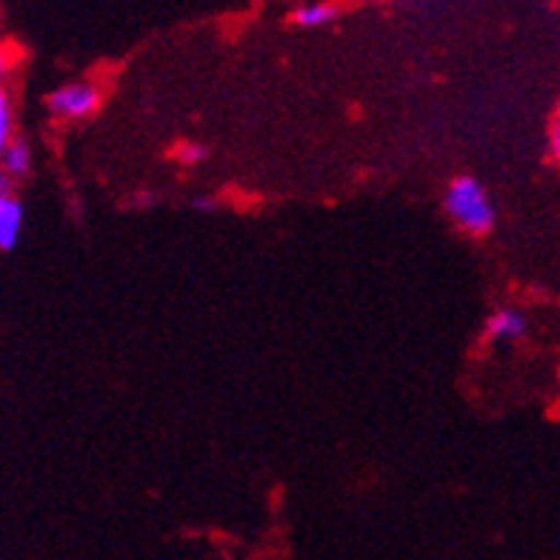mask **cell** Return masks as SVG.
<instances>
[{
	"instance_id": "obj_11",
	"label": "cell",
	"mask_w": 560,
	"mask_h": 560,
	"mask_svg": "<svg viewBox=\"0 0 560 560\" xmlns=\"http://www.w3.org/2000/svg\"><path fill=\"white\" fill-rule=\"evenodd\" d=\"M9 195V177L0 172V198H7Z\"/></svg>"
},
{
	"instance_id": "obj_6",
	"label": "cell",
	"mask_w": 560,
	"mask_h": 560,
	"mask_svg": "<svg viewBox=\"0 0 560 560\" xmlns=\"http://www.w3.org/2000/svg\"><path fill=\"white\" fill-rule=\"evenodd\" d=\"M338 18V7H329V3H303L292 12V21L298 26H306V30H315V26H324V23L335 21Z\"/></svg>"
},
{
	"instance_id": "obj_12",
	"label": "cell",
	"mask_w": 560,
	"mask_h": 560,
	"mask_svg": "<svg viewBox=\"0 0 560 560\" xmlns=\"http://www.w3.org/2000/svg\"><path fill=\"white\" fill-rule=\"evenodd\" d=\"M0 46H3V37H0Z\"/></svg>"
},
{
	"instance_id": "obj_4",
	"label": "cell",
	"mask_w": 560,
	"mask_h": 560,
	"mask_svg": "<svg viewBox=\"0 0 560 560\" xmlns=\"http://www.w3.org/2000/svg\"><path fill=\"white\" fill-rule=\"evenodd\" d=\"M526 332V317L515 310H501L489 317L487 338L489 340H515Z\"/></svg>"
},
{
	"instance_id": "obj_8",
	"label": "cell",
	"mask_w": 560,
	"mask_h": 560,
	"mask_svg": "<svg viewBox=\"0 0 560 560\" xmlns=\"http://www.w3.org/2000/svg\"><path fill=\"white\" fill-rule=\"evenodd\" d=\"M15 60H18V52L12 49V46H0V92H7V81L9 74H12V69H15Z\"/></svg>"
},
{
	"instance_id": "obj_9",
	"label": "cell",
	"mask_w": 560,
	"mask_h": 560,
	"mask_svg": "<svg viewBox=\"0 0 560 560\" xmlns=\"http://www.w3.org/2000/svg\"><path fill=\"white\" fill-rule=\"evenodd\" d=\"M177 155H180V161H184L186 166H195V163L207 161V147H200V143H184Z\"/></svg>"
},
{
	"instance_id": "obj_10",
	"label": "cell",
	"mask_w": 560,
	"mask_h": 560,
	"mask_svg": "<svg viewBox=\"0 0 560 560\" xmlns=\"http://www.w3.org/2000/svg\"><path fill=\"white\" fill-rule=\"evenodd\" d=\"M552 155L558 158V163H560V118L555 120V126H552Z\"/></svg>"
},
{
	"instance_id": "obj_5",
	"label": "cell",
	"mask_w": 560,
	"mask_h": 560,
	"mask_svg": "<svg viewBox=\"0 0 560 560\" xmlns=\"http://www.w3.org/2000/svg\"><path fill=\"white\" fill-rule=\"evenodd\" d=\"M32 170V152L30 147H26V140L15 138L12 140V147L3 152V158H0V172L12 180V177H23L30 175Z\"/></svg>"
},
{
	"instance_id": "obj_2",
	"label": "cell",
	"mask_w": 560,
	"mask_h": 560,
	"mask_svg": "<svg viewBox=\"0 0 560 560\" xmlns=\"http://www.w3.org/2000/svg\"><path fill=\"white\" fill-rule=\"evenodd\" d=\"M46 106H49L55 118L81 120L89 118L101 106V92L92 83H67V86L55 89L49 101H46Z\"/></svg>"
},
{
	"instance_id": "obj_1",
	"label": "cell",
	"mask_w": 560,
	"mask_h": 560,
	"mask_svg": "<svg viewBox=\"0 0 560 560\" xmlns=\"http://www.w3.org/2000/svg\"><path fill=\"white\" fill-rule=\"evenodd\" d=\"M446 212L469 235H487L494 226L492 200H489L487 189L469 175L452 180L450 192H446Z\"/></svg>"
},
{
	"instance_id": "obj_3",
	"label": "cell",
	"mask_w": 560,
	"mask_h": 560,
	"mask_svg": "<svg viewBox=\"0 0 560 560\" xmlns=\"http://www.w3.org/2000/svg\"><path fill=\"white\" fill-rule=\"evenodd\" d=\"M23 229V203L9 192L0 198V249H12Z\"/></svg>"
},
{
	"instance_id": "obj_7",
	"label": "cell",
	"mask_w": 560,
	"mask_h": 560,
	"mask_svg": "<svg viewBox=\"0 0 560 560\" xmlns=\"http://www.w3.org/2000/svg\"><path fill=\"white\" fill-rule=\"evenodd\" d=\"M12 140H15V109L9 92H0V158L12 147Z\"/></svg>"
}]
</instances>
